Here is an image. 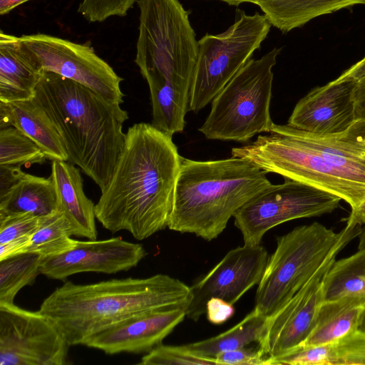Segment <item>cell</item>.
Returning a JSON list of instances; mask_svg holds the SVG:
<instances>
[{
  "instance_id": "cell-13",
  "label": "cell",
  "mask_w": 365,
  "mask_h": 365,
  "mask_svg": "<svg viewBox=\"0 0 365 365\" xmlns=\"http://www.w3.org/2000/svg\"><path fill=\"white\" fill-rule=\"evenodd\" d=\"M269 259L262 245H245L230 250L205 275L191 287L192 298L186 317L198 321L212 297L234 304L252 287L259 283Z\"/></svg>"
},
{
  "instance_id": "cell-2",
  "label": "cell",
  "mask_w": 365,
  "mask_h": 365,
  "mask_svg": "<svg viewBox=\"0 0 365 365\" xmlns=\"http://www.w3.org/2000/svg\"><path fill=\"white\" fill-rule=\"evenodd\" d=\"M33 99L56 128L68 161L102 190L124 145L128 112L82 84L44 71Z\"/></svg>"
},
{
  "instance_id": "cell-23",
  "label": "cell",
  "mask_w": 365,
  "mask_h": 365,
  "mask_svg": "<svg viewBox=\"0 0 365 365\" xmlns=\"http://www.w3.org/2000/svg\"><path fill=\"white\" fill-rule=\"evenodd\" d=\"M257 5L272 26L287 33L318 16L365 5V0H257Z\"/></svg>"
},
{
  "instance_id": "cell-41",
  "label": "cell",
  "mask_w": 365,
  "mask_h": 365,
  "mask_svg": "<svg viewBox=\"0 0 365 365\" xmlns=\"http://www.w3.org/2000/svg\"><path fill=\"white\" fill-rule=\"evenodd\" d=\"M30 0H0V14L4 15L19 5Z\"/></svg>"
},
{
  "instance_id": "cell-38",
  "label": "cell",
  "mask_w": 365,
  "mask_h": 365,
  "mask_svg": "<svg viewBox=\"0 0 365 365\" xmlns=\"http://www.w3.org/2000/svg\"><path fill=\"white\" fill-rule=\"evenodd\" d=\"M352 97L356 121H365V77L356 82Z\"/></svg>"
},
{
  "instance_id": "cell-15",
  "label": "cell",
  "mask_w": 365,
  "mask_h": 365,
  "mask_svg": "<svg viewBox=\"0 0 365 365\" xmlns=\"http://www.w3.org/2000/svg\"><path fill=\"white\" fill-rule=\"evenodd\" d=\"M146 255L141 244L125 241L120 237L76 240L75 246L64 253L42 258L40 272L48 278L63 281L81 272L111 274L136 267Z\"/></svg>"
},
{
  "instance_id": "cell-33",
  "label": "cell",
  "mask_w": 365,
  "mask_h": 365,
  "mask_svg": "<svg viewBox=\"0 0 365 365\" xmlns=\"http://www.w3.org/2000/svg\"><path fill=\"white\" fill-rule=\"evenodd\" d=\"M334 365H365V332L357 331L335 343Z\"/></svg>"
},
{
  "instance_id": "cell-9",
  "label": "cell",
  "mask_w": 365,
  "mask_h": 365,
  "mask_svg": "<svg viewBox=\"0 0 365 365\" xmlns=\"http://www.w3.org/2000/svg\"><path fill=\"white\" fill-rule=\"evenodd\" d=\"M271 24L264 14L239 11L235 22L224 32L206 34L198 41L188 111L205 108L251 59L267 38Z\"/></svg>"
},
{
  "instance_id": "cell-22",
  "label": "cell",
  "mask_w": 365,
  "mask_h": 365,
  "mask_svg": "<svg viewBox=\"0 0 365 365\" xmlns=\"http://www.w3.org/2000/svg\"><path fill=\"white\" fill-rule=\"evenodd\" d=\"M59 201L54 180L25 173L0 196V216L31 213L38 217L58 210Z\"/></svg>"
},
{
  "instance_id": "cell-28",
  "label": "cell",
  "mask_w": 365,
  "mask_h": 365,
  "mask_svg": "<svg viewBox=\"0 0 365 365\" xmlns=\"http://www.w3.org/2000/svg\"><path fill=\"white\" fill-rule=\"evenodd\" d=\"M46 159L41 148L16 128L0 129V165L21 167L42 164Z\"/></svg>"
},
{
  "instance_id": "cell-10",
  "label": "cell",
  "mask_w": 365,
  "mask_h": 365,
  "mask_svg": "<svg viewBox=\"0 0 365 365\" xmlns=\"http://www.w3.org/2000/svg\"><path fill=\"white\" fill-rule=\"evenodd\" d=\"M341 199L309 185L284 178L255 195L233 215L244 244L259 245L270 229L289 220L318 217L336 210Z\"/></svg>"
},
{
  "instance_id": "cell-12",
  "label": "cell",
  "mask_w": 365,
  "mask_h": 365,
  "mask_svg": "<svg viewBox=\"0 0 365 365\" xmlns=\"http://www.w3.org/2000/svg\"><path fill=\"white\" fill-rule=\"evenodd\" d=\"M69 344L39 311L0 304V365H63Z\"/></svg>"
},
{
  "instance_id": "cell-4",
  "label": "cell",
  "mask_w": 365,
  "mask_h": 365,
  "mask_svg": "<svg viewBox=\"0 0 365 365\" xmlns=\"http://www.w3.org/2000/svg\"><path fill=\"white\" fill-rule=\"evenodd\" d=\"M139 26L135 62L150 90L152 112L160 116L188 108L198 52L189 13L179 0H137Z\"/></svg>"
},
{
  "instance_id": "cell-3",
  "label": "cell",
  "mask_w": 365,
  "mask_h": 365,
  "mask_svg": "<svg viewBox=\"0 0 365 365\" xmlns=\"http://www.w3.org/2000/svg\"><path fill=\"white\" fill-rule=\"evenodd\" d=\"M191 298L190 287L164 274L87 284L68 281L43 301L38 311L69 346L84 345L94 334L128 317L159 309L187 308Z\"/></svg>"
},
{
  "instance_id": "cell-5",
  "label": "cell",
  "mask_w": 365,
  "mask_h": 365,
  "mask_svg": "<svg viewBox=\"0 0 365 365\" xmlns=\"http://www.w3.org/2000/svg\"><path fill=\"white\" fill-rule=\"evenodd\" d=\"M267 173L244 158L182 157L168 227L207 241L217 238L243 205L272 185Z\"/></svg>"
},
{
  "instance_id": "cell-17",
  "label": "cell",
  "mask_w": 365,
  "mask_h": 365,
  "mask_svg": "<svg viewBox=\"0 0 365 365\" xmlns=\"http://www.w3.org/2000/svg\"><path fill=\"white\" fill-rule=\"evenodd\" d=\"M355 85L352 81L334 80L314 88L296 104L287 125L317 134L346 133L356 121Z\"/></svg>"
},
{
  "instance_id": "cell-34",
  "label": "cell",
  "mask_w": 365,
  "mask_h": 365,
  "mask_svg": "<svg viewBox=\"0 0 365 365\" xmlns=\"http://www.w3.org/2000/svg\"><path fill=\"white\" fill-rule=\"evenodd\" d=\"M215 359L217 365H275L274 359L266 355L259 347L257 349L245 347L222 352Z\"/></svg>"
},
{
  "instance_id": "cell-40",
  "label": "cell",
  "mask_w": 365,
  "mask_h": 365,
  "mask_svg": "<svg viewBox=\"0 0 365 365\" xmlns=\"http://www.w3.org/2000/svg\"><path fill=\"white\" fill-rule=\"evenodd\" d=\"M345 220L346 225L349 227L361 226L365 224V199L351 209L350 215Z\"/></svg>"
},
{
  "instance_id": "cell-24",
  "label": "cell",
  "mask_w": 365,
  "mask_h": 365,
  "mask_svg": "<svg viewBox=\"0 0 365 365\" xmlns=\"http://www.w3.org/2000/svg\"><path fill=\"white\" fill-rule=\"evenodd\" d=\"M267 318L253 309L231 329L209 339L185 344L193 353L215 358L217 354L259 343L264 335Z\"/></svg>"
},
{
  "instance_id": "cell-16",
  "label": "cell",
  "mask_w": 365,
  "mask_h": 365,
  "mask_svg": "<svg viewBox=\"0 0 365 365\" xmlns=\"http://www.w3.org/2000/svg\"><path fill=\"white\" fill-rule=\"evenodd\" d=\"M185 317V307L143 312L94 334L84 345L107 354L148 352L162 344Z\"/></svg>"
},
{
  "instance_id": "cell-30",
  "label": "cell",
  "mask_w": 365,
  "mask_h": 365,
  "mask_svg": "<svg viewBox=\"0 0 365 365\" xmlns=\"http://www.w3.org/2000/svg\"><path fill=\"white\" fill-rule=\"evenodd\" d=\"M274 359L275 365H334L335 343L301 346Z\"/></svg>"
},
{
  "instance_id": "cell-31",
  "label": "cell",
  "mask_w": 365,
  "mask_h": 365,
  "mask_svg": "<svg viewBox=\"0 0 365 365\" xmlns=\"http://www.w3.org/2000/svg\"><path fill=\"white\" fill-rule=\"evenodd\" d=\"M137 0H81L78 11L89 22L125 16Z\"/></svg>"
},
{
  "instance_id": "cell-18",
  "label": "cell",
  "mask_w": 365,
  "mask_h": 365,
  "mask_svg": "<svg viewBox=\"0 0 365 365\" xmlns=\"http://www.w3.org/2000/svg\"><path fill=\"white\" fill-rule=\"evenodd\" d=\"M43 71L20 37L0 33V101L33 99Z\"/></svg>"
},
{
  "instance_id": "cell-29",
  "label": "cell",
  "mask_w": 365,
  "mask_h": 365,
  "mask_svg": "<svg viewBox=\"0 0 365 365\" xmlns=\"http://www.w3.org/2000/svg\"><path fill=\"white\" fill-rule=\"evenodd\" d=\"M140 365H217L215 358L197 355L182 346L160 345L144 355Z\"/></svg>"
},
{
  "instance_id": "cell-26",
  "label": "cell",
  "mask_w": 365,
  "mask_h": 365,
  "mask_svg": "<svg viewBox=\"0 0 365 365\" xmlns=\"http://www.w3.org/2000/svg\"><path fill=\"white\" fill-rule=\"evenodd\" d=\"M72 235L70 223L64 214L57 210L42 217L41 224L31 235L24 253L31 252L42 258L61 255L72 249L76 240Z\"/></svg>"
},
{
  "instance_id": "cell-11",
  "label": "cell",
  "mask_w": 365,
  "mask_h": 365,
  "mask_svg": "<svg viewBox=\"0 0 365 365\" xmlns=\"http://www.w3.org/2000/svg\"><path fill=\"white\" fill-rule=\"evenodd\" d=\"M20 38L42 71L82 84L111 103H123V78L92 47L44 34Z\"/></svg>"
},
{
  "instance_id": "cell-37",
  "label": "cell",
  "mask_w": 365,
  "mask_h": 365,
  "mask_svg": "<svg viewBox=\"0 0 365 365\" xmlns=\"http://www.w3.org/2000/svg\"><path fill=\"white\" fill-rule=\"evenodd\" d=\"M31 237H21L0 244V261L24 253Z\"/></svg>"
},
{
  "instance_id": "cell-35",
  "label": "cell",
  "mask_w": 365,
  "mask_h": 365,
  "mask_svg": "<svg viewBox=\"0 0 365 365\" xmlns=\"http://www.w3.org/2000/svg\"><path fill=\"white\" fill-rule=\"evenodd\" d=\"M206 316L214 324H221L231 318L235 313L233 304L219 297L210 298L206 304Z\"/></svg>"
},
{
  "instance_id": "cell-43",
  "label": "cell",
  "mask_w": 365,
  "mask_h": 365,
  "mask_svg": "<svg viewBox=\"0 0 365 365\" xmlns=\"http://www.w3.org/2000/svg\"><path fill=\"white\" fill-rule=\"evenodd\" d=\"M227 3L230 6H237L242 3H252L257 5V0H220Z\"/></svg>"
},
{
  "instance_id": "cell-19",
  "label": "cell",
  "mask_w": 365,
  "mask_h": 365,
  "mask_svg": "<svg viewBox=\"0 0 365 365\" xmlns=\"http://www.w3.org/2000/svg\"><path fill=\"white\" fill-rule=\"evenodd\" d=\"M59 201L58 210L68 219L72 235L96 240L95 205L83 191L80 170L65 160H53L51 173Z\"/></svg>"
},
{
  "instance_id": "cell-25",
  "label": "cell",
  "mask_w": 365,
  "mask_h": 365,
  "mask_svg": "<svg viewBox=\"0 0 365 365\" xmlns=\"http://www.w3.org/2000/svg\"><path fill=\"white\" fill-rule=\"evenodd\" d=\"M324 301L355 295L365 297V250L335 261L324 279Z\"/></svg>"
},
{
  "instance_id": "cell-7",
  "label": "cell",
  "mask_w": 365,
  "mask_h": 365,
  "mask_svg": "<svg viewBox=\"0 0 365 365\" xmlns=\"http://www.w3.org/2000/svg\"><path fill=\"white\" fill-rule=\"evenodd\" d=\"M250 144L233 148L232 156L333 194L354 208L365 199V176L336 166L299 140L289 125L274 123Z\"/></svg>"
},
{
  "instance_id": "cell-1",
  "label": "cell",
  "mask_w": 365,
  "mask_h": 365,
  "mask_svg": "<svg viewBox=\"0 0 365 365\" xmlns=\"http://www.w3.org/2000/svg\"><path fill=\"white\" fill-rule=\"evenodd\" d=\"M168 134L139 123L126 133L95 215L113 233L126 230L143 240L168 227L182 156Z\"/></svg>"
},
{
  "instance_id": "cell-8",
  "label": "cell",
  "mask_w": 365,
  "mask_h": 365,
  "mask_svg": "<svg viewBox=\"0 0 365 365\" xmlns=\"http://www.w3.org/2000/svg\"><path fill=\"white\" fill-rule=\"evenodd\" d=\"M282 48H273L259 59L251 58L211 102V110L198 129L210 140L247 142L268 133L272 68Z\"/></svg>"
},
{
  "instance_id": "cell-45",
  "label": "cell",
  "mask_w": 365,
  "mask_h": 365,
  "mask_svg": "<svg viewBox=\"0 0 365 365\" xmlns=\"http://www.w3.org/2000/svg\"><path fill=\"white\" fill-rule=\"evenodd\" d=\"M358 331L365 332V309L361 316V322L359 326Z\"/></svg>"
},
{
  "instance_id": "cell-21",
  "label": "cell",
  "mask_w": 365,
  "mask_h": 365,
  "mask_svg": "<svg viewBox=\"0 0 365 365\" xmlns=\"http://www.w3.org/2000/svg\"><path fill=\"white\" fill-rule=\"evenodd\" d=\"M365 309V297L348 295L324 301L315 326L302 346L336 343L358 331Z\"/></svg>"
},
{
  "instance_id": "cell-6",
  "label": "cell",
  "mask_w": 365,
  "mask_h": 365,
  "mask_svg": "<svg viewBox=\"0 0 365 365\" xmlns=\"http://www.w3.org/2000/svg\"><path fill=\"white\" fill-rule=\"evenodd\" d=\"M361 230V226L346 225L335 232L314 222L278 237L257 284L254 309L267 319L274 316Z\"/></svg>"
},
{
  "instance_id": "cell-42",
  "label": "cell",
  "mask_w": 365,
  "mask_h": 365,
  "mask_svg": "<svg viewBox=\"0 0 365 365\" xmlns=\"http://www.w3.org/2000/svg\"><path fill=\"white\" fill-rule=\"evenodd\" d=\"M346 134L349 136L365 139V121H356L349 130L346 132Z\"/></svg>"
},
{
  "instance_id": "cell-44",
  "label": "cell",
  "mask_w": 365,
  "mask_h": 365,
  "mask_svg": "<svg viewBox=\"0 0 365 365\" xmlns=\"http://www.w3.org/2000/svg\"><path fill=\"white\" fill-rule=\"evenodd\" d=\"M359 237V245H358V250H365V228L362 229Z\"/></svg>"
},
{
  "instance_id": "cell-39",
  "label": "cell",
  "mask_w": 365,
  "mask_h": 365,
  "mask_svg": "<svg viewBox=\"0 0 365 365\" xmlns=\"http://www.w3.org/2000/svg\"><path fill=\"white\" fill-rule=\"evenodd\" d=\"M365 77V57L344 71L336 81H352L358 82Z\"/></svg>"
},
{
  "instance_id": "cell-20",
  "label": "cell",
  "mask_w": 365,
  "mask_h": 365,
  "mask_svg": "<svg viewBox=\"0 0 365 365\" xmlns=\"http://www.w3.org/2000/svg\"><path fill=\"white\" fill-rule=\"evenodd\" d=\"M9 126L16 128L34 140L47 159L68 161L56 128L34 99L9 103L0 101V129Z\"/></svg>"
},
{
  "instance_id": "cell-36",
  "label": "cell",
  "mask_w": 365,
  "mask_h": 365,
  "mask_svg": "<svg viewBox=\"0 0 365 365\" xmlns=\"http://www.w3.org/2000/svg\"><path fill=\"white\" fill-rule=\"evenodd\" d=\"M25 173L21 167L0 165V196L14 187Z\"/></svg>"
},
{
  "instance_id": "cell-14",
  "label": "cell",
  "mask_w": 365,
  "mask_h": 365,
  "mask_svg": "<svg viewBox=\"0 0 365 365\" xmlns=\"http://www.w3.org/2000/svg\"><path fill=\"white\" fill-rule=\"evenodd\" d=\"M329 259L310 280L274 316L267 319L259 347L273 359L301 346L312 331L324 301L323 282L336 259Z\"/></svg>"
},
{
  "instance_id": "cell-27",
  "label": "cell",
  "mask_w": 365,
  "mask_h": 365,
  "mask_svg": "<svg viewBox=\"0 0 365 365\" xmlns=\"http://www.w3.org/2000/svg\"><path fill=\"white\" fill-rule=\"evenodd\" d=\"M42 257L27 252L0 261V304H13L17 293L35 282Z\"/></svg>"
},
{
  "instance_id": "cell-32",
  "label": "cell",
  "mask_w": 365,
  "mask_h": 365,
  "mask_svg": "<svg viewBox=\"0 0 365 365\" xmlns=\"http://www.w3.org/2000/svg\"><path fill=\"white\" fill-rule=\"evenodd\" d=\"M41 219L31 213L0 216V244L31 237L38 228Z\"/></svg>"
}]
</instances>
